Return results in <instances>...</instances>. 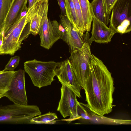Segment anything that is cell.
<instances>
[{
  "label": "cell",
  "mask_w": 131,
  "mask_h": 131,
  "mask_svg": "<svg viewBox=\"0 0 131 131\" xmlns=\"http://www.w3.org/2000/svg\"><path fill=\"white\" fill-rule=\"evenodd\" d=\"M114 85L111 73L102 60L92 54L84 89L87 104L93 113L102 116L112 112Z\"/></svg>",
  "instance_id": "cell-1"
},
{
  "label": "cell",
  "mask_w": 131,
  "mask_h": 131,
  "mask_svg": "<svg viewBox=\"0 0 131 131\" xmlns=\"http://www.w3.org/2000/svg\"><path fill=\"white\" fill-rule=\"evenodd\" d=\"M60 62L43 61L36 59L24 63L25 71L34 85L39 88L51 85L56 76L55 70Z\"/></svg>",
  "instance_id": "cell-2"
},
{
  "label": "cell",
  "mask_w": 131,
  "mask_h": 131,
  "mask_svg": "<svg viewBox=\"0 0 131 131\" xmlns=\"http://www.w3.org/2000/svg\"><path fill=\"white\" fill-rule=\"evenodd\" d=\"M36 105L16 104L0 106V123L30 124L32 118L41 115Z\"/></svg>",
  "instance_id": "cell-3"
},
{
  "label": "cell",
  "mask_w": 131,
  "mask_h": 131,
  "mask_svg": "<svg viewBox=\"0 0 131 131\" xmlns=\"http://www.w3.org/2000/svg\"><path fill=\"white\" fill-rule=\"evenodd\" d=\"M27 15L20 18L11 25L4 34L3 44L0 55H14L21 47L22 41L29 35L25 29L28 24Z\"/></svg>",
  "instance_id": "cell-4"
},
{
  "label": "cell",
  "mask_w": 131,
  "mask_h": 131,
  "mask_svg": "<svg viewBox=\"0 0 131 131\" xmlns=\"http://www.w3.org/2000/svg\"><path fill=\"white\" fill-rule=\"evenodd\" d=\"M90 46L88 42L85 43L81 48L71 53L69 59L77 81L83 89L89 73L92 55Z\"/></svg>",
  "instance_id": "cell-5"
},
{
  "label": "cell",
  "mask_w": 131,
  "mask_h": 131,
  "mask_svg": "<svg viewBox=\"0 0 131 131\" xmlns=\"http://www.w3.org/2000/svg\"><path fill=\"white\" fill-rule=\"evenodd\" d=\"M109 27L116 33L124 34L131 30V0H118L113 7Z\"/></svg>",
  "instance_id": "cell-6"
},
{
  "label": "cell",
  "mask_w": 131,
  "mask_h": 131,
  "mask_svg": "<svg viewBox=\"0 0 131 131\" xmlns=\"http://www.w3.org/2000/svg\"><path fill=\"white\" fill-rule=\"evenodd\" d=\"M25 71L21 69L15 71L10 81L9 89L4 95V97L16 104L28 105L25 86Z\"/></svg>",
  "instance_id": "cell-7"
},
{
  "label": "cell",
  "mask_w": 131,
  "mask_h": 131,
  "mask_svg": "<svg viewBox=\"0 0 131 131\" xmlns=\"http://www.w3.org/2000/svg\"><path fill=\"white\" fill-rule=\"evenodd\" d=\"M61 91V97L57 111L64 118L70 116L69 119L65 120L69 123L79 118L77 112V96L74 92L66 85H62Z\"/></svg>",
  "instance_id": "cell-8"
},
{
  "label": "cell",
  "mask_w": 131,
  "mask_h": 131,
  "mask_svg": "<svg viewBox=\"0 0 131 131\" xmlns=\"http://www.w3.org/2000/svg\"><path fill=\"white\" fill-rule=\"evenodd\" d=\"M49 0H38L27 13L29 22V34H38L41 26L48 18Z\"/></svg>",
  "instance_id": "cell-9"
},
{
  "label": "cell",
  "mask_w": 131,
  "mask_h": 131,
  "mask_svg": "<svg viewBox=\"0 0 131 131\" xmlns=\"http://www.w3.org/2000/svg\"><path fill=\"white\" fill-rule=\"evenodd\" d=\"M60 23L64 28L67 33L70 52L81 48L90 38L88 32L82 33L77 30L71 23L66 16L59 15Z\"/></svg>",
  "instance_id": "cell-10"
},
{
  "label": "cell",
  "mask_w": 131,
  "mask_h": 131,
  "mask_svg": "<svg viewBox=\"0 0 131 131\" xmlns=\"http://www.w3.org/2000/svg\"><path fill=\"white\" fill-rule=\"evenodd\" d=\"M56 76L62 85L70 87L77 96L81 97L82 88L78 83L69 59L60 62L55 70Z\"/></svg>",
  "instance_id": "cell-11"
},
{
  "label": "cell",
  "mask_w": 131,
  "mask_h": 131,
  "mask_svg": "<svg viewBox=\"0 0 131 131\" xmlns=\"http://www.w3.org/2000/svg\"><path fill=\"white\" fill-rule=\"evenodd\" d=\"M91 36L88 43L91 45L92 42L100 43L110 42L116 31L112 28L108 27L102 22L93 17Z\"/></svg>",
  "instance_id": "cell-12"
},
{
  "label": "cell",
  "mask_w": 131,
  "mask_h": 131,
  "mask_svg": "<svg viewBox=\"0 0 131 131\" xmlns=\"http://www.w3.org/2000/svg\"><path fill=\"white\" fill-rule=\"evenodd\" d=\"M28 0H14L4 20L2 30L4 34L9 27L20 18L21 14L26 7Z\"/></svg>",
  "instance_id": "cell-13"
},
{
  "label": "cell",
  "mask_w": 131,
  "mask_h": 131,
  "mask_svg": "<svg viewBox=\"0 0 131 131\" xmlns=\"http://www.w3.org/2000/svg\"><path fill=\"white\" fill-rule=\"evenodd\" d=\"M40 39V46L49 49L60 37L55 33L51 23L48 18L41 26L38 34Z\"/></svg>",
  "instance_id": "cell-14"
},
{
  "label": "cell",
  "mask_w": 131,
  "mask_h": 131,
  "mask_svg": "<svg viewBox=\"0 0 131 131\" xmlns=\"http://www.w3.org/2000/svg\"><path fill=\"white\" fill-rule=\"evenodd\" d=\"M90 3L93 17L107 26L110 23V14L107 13L103 0H93Z\"/></svg>",
  "instance_id": "cell-15"
},
{
  "label": "cell",
  "mask_w": 131,
  "mask_h": 131,
  "mask_svg": "<svg viewBox=\"0 0 131 131\" xmlns=\"http://www.w3.org/2000/svg\"><path fill=\"white\" fill-rule=\"evenodd\" d=\"M80 6L85 32L89 31L93 17L89 0H78Z\"/></svg>",
  "instance_id": "cell-16"
},
{
  "label": "cell",
  "mask_w": 131,
  "mask_h": 131,
  "mask_svg": "<svg viewBox=\"0 0 131 131\" xmlns=\"http://www.w3.org/2000/svg\"><path fill=\"white\" fill-rule=\"evenodd\" d=\"M58 118L55 113L49 112L33 117L30 121V124H55L57 121L55 119Z\"/></svg>",
  "instance_id": "cell-17"
},
{
  "label": "cell",
  "mask_w": 131,
  "mask_h": 131,
  "mask_svg": "<svg viewBox=\"0 0 131 131\" xmlns=\"http://www.w3.org/2000/svg\"><path fill=\"white\" fill-rule=\"evenodd\" d=\"M65 5L66 16L71 23L78 30L77 18L73 0H65Z\"/></svg>",
  "instance_id": "cell-18"
},
{
  "label": "cell",
  "mask_w": 131,
  "mask_h": 131,
  "mask_svg": "<svg viewBox=\"0 0 131 131\" xmlns=\"http://www.w3.org/2000/svg\"><path fill=\"white\" fill-rule=\"evenodd\" d=\"M14 0H0V31H2L4 20Z\"/></svg>",
  "instance_id": "cell-19"
},
{
  "label": "cell",
  "mask_w": 131,
  "mask_h": 131,
  "mask_svg": "<svg viewBox=\"0 0 131 131\" xmlns=\"http://www.w3.org/2000/svg\"><path fill=\"white\" fill-rule=\"evenodd\" d=\"M15 71H4L0 73V89L8 90L9 84Z\"/></svg>",
  "instance_id": "cell-20"
},
{
  "label": "cell",
  "mask_w": 131,
  "mask_h": 131,
  "mask_svg": "<svg viewBox=\"0 0 131 131\" xmlns=\"http://www.w3.org/2000/svg\"><path fill=\"white\" fill-rule=\"evenodd\" d=\"M53 28L56 34L58 35L67 45L68 40L66 31L62 24L59 23L57 20H54L51 21Z\"/></svg>",
  "instance_id": "cell-21"
},
{
  "label": "cell",
  "mask_w": 131,
  "mask_h": 131,
  "mask_svg": "<svg viewBox=\"0 0 131 131\" xmlns=\"http://www.w3.org/2000/svg\"><path fill=\"white\" fill-rule=\"evenodd\" d=\"M76 12L78 24V30L81 32H85L81 11L78 0H72Z\"/></svg>",
  "instance_id": "cell-22"
},
{
  "label": "cell",
  "mask_w": 131,
  "mask_h": 131,
  "mask_svg": "<svg viewBox=\"0 0 131 131\" xmlns=\"http://www.w3.org/2000/svg\"><path fill=\"white\" fill-rule=\"evenodd\" d=\"M77 112L79 118L81 117L86 119H90L91 118V113L92 112L87 104L78 102Z\"/></svg>",
  "instance_id": "cell-23"
},
{
  "label": "cell",
  "mask_w": 131,
  "mask_h": 131,
  "mask_svg": "<svg viewBox=\"0 0 131 131\" xmlns=\"http://www.w3.org/2000/svg\"><path fill=\"white\" fill-rule=\"evenodd\" d=\"M20 57L15 56L12 57L5 66L4 71H12L18 66L20 61Z\"/></svg>",
  "instance_id": "cell-24"
},
{
  "label": "cell",
  "mask_w": 131,
  "mask_h": 131,
  "mask_svg": "<svg viewBox=\"0 0 131 131\" xmlns=\"http://www.w3.org/2000/svg\"><path fill=\"white\" fill-rule=\"evenodd\" d=\"M118 0H103L104 6L107 13L110 14L114 6Z\"/></svg>",
  "instance_id": "cell-25"
},
{
  "label": "cell",
  "mask_w": 131,
  "mask_h": 131,
  "mask_svg": "<svg viewBox=\"0 0 131 131\" xmlns=\"http://www.w3.org/2000/svg\"><path fill=\"white\" fill-rule=\"evenodd\" d=\"M60 7L61 15L66 16L65 8V0H57Z\"/></svg>",
  "instance_id": "cell-26"
},
{
  "label": "cell",
  "mask_w": 131,
  "mask_h": 131,
  "mask_svg": "<svg viewBox=\"0 0 131 131\" xmlns=\"http://www.w3.org/2000/svg\"><path fill=\"white\" fill-rule=\"evenodd\" d=\"M4 34L2 31H0V51L3 44Z\"/></svg>",
  "instance_id": "cell-27"
},
{
  "label": "cell",
  "mask_w": 131,
  "mask_h": 131,
  "mask_svg": "<svg viewBox=\"0 0 131 131\" xmlns=\"http://www.w3.org/2000/svg\"><path fill=\"white\" fill-rule=\"evenodd\" d=\"M38 0H28V9H29Z\"/></svg>",
  "instance_id": "cell-28"
},
{
  "label": "cell",
  "mask_w": 131,
  "mask_h": 131,
  "mask_svg": "<svg viewBox=\"0 0 131 131\" xmlns=\"http://www.w3.org/2000/svg\"><path fill=\"white\" fill-rule=\"evenodd\" d=\"M8 90H2L0 89V99L2 97H4L6 92Z\"/></svg>",
  "instance_id": "cell-29"
},
{
  "label": "cell",
  "mask_w": 131,
  "mask_h": 131,
  "mask_svg": "<svg viewBox=\"0 0 131 131\" xmlns=\"http://www.w3.org/2000/svg\"><path fill=\"white\" fill-rule=\"evenodd\" d=\"M4 71V70H2V71H1L0 70V73L2 72L3 71Z\"/></svg>",
  "instance_id": "cell-30"
}]
</instances>
